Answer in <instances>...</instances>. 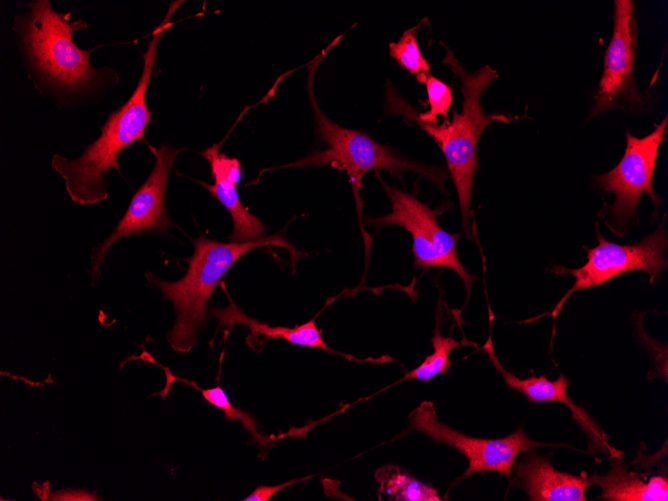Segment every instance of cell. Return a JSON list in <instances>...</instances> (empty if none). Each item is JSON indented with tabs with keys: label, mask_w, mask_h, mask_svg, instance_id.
<instances>
[{
	"label": "cell",
	"mask_w": 668,
	"mask_h": 501,
	"mask_svg": "<svg viewBox=\"0 0 668 501\" xmlns=\"http://www.w3.org/2000/svg\"><path fill=\"white\" fill-rule=\"evenodd\" d=\"M181 1L172 2L163 21L153 30L147 50L143 53V69L137 86L129 99L111 112L102 127L101 135L75 159L54 154L51 166L65 181L71 200L80 205H92L108 197L105 175L111 169L119 171V153L137 140H145L144 132L151 112L146 105V91L153 72L156 51L163 33L172 25L171 15Z\"/></svg>",
	"instance_id": "1"
},
{
	"label": "cell",
	"mask_w": 668,
	"mask_h": 501,
	"mask_svg": "<svg viewBox=\"0 0 668 501\" xmlns=\"http://www.w3.org/2000/svg\"><path fill=\"white\" fill-rule=\"evenodd\" d=\"M193 255L187 259L188 269L179 280L170 282L146 273L148 283L173 303L176 314L167 340L173 350L189 352L207 322V305L217 284L243 255L255 248L278 246L288 250L292 266L305 254L282 236L275 234L247 242H219L200 235L192 239Z\"/></svg>",
	"instance_id": "2"
},
{
	"label": "cell",
	"mask_w": 668,
	"mask_h": 501,
	"mask_svg": "<svg viewBox=\"0 0 668 501\" xmlns=\"http://www.w3.org/2000/svg\"><path fill=\"white\" fill-rule=\"evenodd\" d=\"M446 55L443 63L451 67L459 78L462 93V109L453 111L452 120L442 124L425 123L415 118H406L417 124L441 149L448 171L455 186L461 216L462 230L468 239H472L471 196L474 188V175L479 164L477 146L482 132L494 122L509 123L516 117L504 114H485L480 103L482 93L497 79L498 73L489 65L474 72H467L459 63L453 51L443 45Z\"/></svg>",
	"instance_id": "3"
},
{
	"label": "cell",
	"mask_w": 668,
	"mask_h": 501,
	"mask_svg": "<svg viewBox=\"0 0 668 501\" xmlns=\"http://www.w3.org/2000/svg\"><path fill=\"white\" fill-rule=\"evenodd\" d=\"M326 52L327 50H323L310 63L308 68L307 92L313 111L317 136L328 148L315 150L305 157L281 167L302 168L332 165L346 171L352 185L365 244L367 245V250H369L370 238L362 226V200L360 196L361 180L368 171H378L381 169L400 178L406 172L417 173L427 177L443 193H447L445 187L447 173L442 167L425 165L403 157L389 146L374 141L368 134L345 128L330 120L316 102L313 90L315 71Z\"/></svg>",
	"instance_id": "4"
},
{
	"label": "cell",
	"mask_w": 668,
	"mask_h": 501,
	"mask_svg": "<svg viewBox=\"0 0 668 501\" xmlns=\"http://www.w3.org/2000/svg\"><path fill=\"white\" fill-rule=\"evenodd\" d=\"M29 11L17 16L16 26L23 51L31 65L51 86L62 90H83L101 79V69L89 62L90 50L73 42V33L87 28L82 20L70 22L71 13H58L47 0L32 1Z\"/></svg>",
	"instance_id": "5"
},
{
	"label": "cell",
	"mask_w": 668,
	"mask_h": 501,
	"mask_svg": "<svg viewBox=\"0 0 668 501\" xmlns=\"http://www.w3.org/2000/svg\"><path fill=\"white\" fill-rule=\"evenodd\" d=\"M667 116L654 130L637 138L626 132V148L618 164L607 173L593 176L597 188L614 194L611 205L601 210L599 216L605 219V225L618 237H622L630 222L635 220L641 196L648 194L655 208L657 218L662 198L654 190L653 175L656 167L658 150L665 140Z\"/></svg>",
	"instance_id": "6"
},
{
	"label": "cell",
	"mask_w": 668,
	"mask_h": 501,
	"mask_svg": "<svg viewBox=\"0 0 668 501\" xmlns=\"http://www.w3.org/2000/svg\"><path fill=\"white\" fill-rule=\"evenodd\" d=\"M390 200L391 212L375 218L365 219L376 227L397 225L408 231L413 239L412 253L414 267L449 268L462 279L469 298L472 285L477 280L470 274L457 255L456 245L459 234L449 233L438 224L441 209H432L415 195L388 185L375 171Z\"/></svg>",
	"instance_id": "7"
},
{
	"label": "cell",
	"mask_w": 668,
	"mask_h": 501,
	"mask_svg": "<svg viewBox=\"0 0 668 501\" xmlns=\"http://www.w3.org/2000/svg\"><path fill=\"white\" fill-rule=\"evenodd\" d=\"M631 0L614 1L613 32L606 48L603 72L594 90L587 120L609 110L647 113L653 97L639 89L634 79L637 27Z\"/></svg>",
	"instance_id": "8"
},
{
	"label": "cell",
	"mask_w": 668,
	"mask_h": 501,
	"mask_svg": "<svg viewBox=\"0 0 668 501\" xmlns=\"http://www.w3.org/2000/svg\"><path fill=\"white\" fill-rule=\"evenodd\" d=\"M665 220L658 228L632 245H621L604 238L596 228L598 245L585 248L587 261L579 268L554 266L550 272L556 275L570 274L575 281L573 286L556 304L551 312L556 318L566 300L575 292L600 286L607 281L630 271H643L649 275L650 283H654L668 266V237L664 227Z\"/></svg>",
	"instance_id": "9"
},
{
	"label": "cell",
	"mask_w": 668,
	"mask_h": 501,
	"mask_svg": "<svg viewBox=\"0 0 668 501\" xmlns=\"http://www.w3.org/2000/svg\"><path fill=\"white\" fill-rule=\"evenodd\" d=\"M419 431L432 440L449 445L468 460V467L455 481L459 483L474 473L499 472L509 480L517 456L535 447L565 446L536 442L528 438L522 427L499 439H485L465 435L438 420L432 402L424 401L409 415V431Z\"/></svg>",
	"instance_id": "10"
},
{
	"label": "cell",
	"mask_w": 668,
	"mask_h": 501,
	"mask_svg": "<svg viewBox=\"0 0 668 501\" xmlns=\"http://www.w3.org/2000/svg\"><path fill=\"white\" fill-rule=\"evenodd\" d=\"M149 148L156 158L154 168L133 195L125 214L110 235L93 248L91 253L93 279L99 273L108 249L118 240L152 230L164 232L174 226L166 211V187L176 157L187 149L168 145H160L158 148L149 146Z\"/></svg>",
	"instance_id": "11"
},
{
	"label": "cell",
	"mask_w": 668,
	"mask_h": 501,
	"mask_svg": "<svg viewBox=\"0 0 668 501\" xmlns=\"http://www.w3.org/2000/svg\"><path fill=\"white\" fill-rule=\"evenodd\" d=\"M483 349L488 353L493 366L502 375L505 383L512 389L524 394L530 402H561L566 405L573 419L586 434L589 442V452H603L610 458L623 456V452L609 444L607 435L587 414L585 409L576 405L567 395L568 379L561 373L557 379L550 381L546 376H531L521 379L508 372L498 360L489 338Z\"/></svg>",
	"instance_id": "12"
},
{
	"label": "cell",
	"mask_w": 668,
	"mask_h": 501,
	"mask_svg": "<svg viewBox=\"0 0 668 501\" xmlns=\"http://www.w3.org/2000/svg\"><path fill=\"white\" fill-rule=\"evenodd\" d=\"M511 485L523 489L532 501H585L589 477L555 469L550 460L531 450L514 463Z\"/></svg>",
	"instance_id": "13"
},
{
	"label": "cell",
	"mask_w": 668,
	"mask_h": 501,
	"mask_svg": "<svg viewBox=\"0 0 668 501\" xmlns=\"http://www.w3.org/2000/svg\"><path fill=\"white\" fill-rule=\"evenodd\" d=\"M221 285L224 288V284L221 283ZM224 291L228 297L229 305L225 308H211L210 314L218 320L220 326L226 328H232L235 325L245 326L250 331L246 338L247 343L253 348L262 346L269 339H283L295 345L324 350L330 355L337 354L348 360L367 361L359 360L352 355L335 351L329 347L322 339L320 331L315 324L316 316L308 322L295 327L270 326L267 323L248 316L236 305L225 288Z\"/></svg>",
	"instance_id": "14"
},
{
	"label": "cell",
	"mask_w": 668,
	"mask_h": 501,
	"mask_svg": "<svg viewBox=\"0 0 668 501\" xmlns=\"http://www.w3.org/2000/svg\"><path fill=\"white\" fill-rule=\"evenodd\" d=\"M610 469L603 474L589 477L592 485L601 487L599 499L610 501H667L668 480L666 476L645 475L628 470L621 458H610Z\"/></svg>",
	"instance_id": "15"
},
{
	"label": "cell",
	"mask_w": 668,
	"mask_h": 501,
	"mask_svg": "<svg viewBox=\"0 0 668 501\" xmlns=\"http://www.w3.org/2000/svg\"><path fill=\"white\" fill-rule=\"evenodd\" d=\"M429 110L418 113L388 83L386 88L385 109L389 114H399L405 118H415L425 123L438 124V116L449 120L448 111L453 102L452 89L439 78L429 74L425 81Z\"/></svg>",
	"instance_id": "16"
},
{
	"label": "cell",
	"mask_w": 668,
	"mask_h": 501,
	"mask_svg": "<svg viewBox=\"0 0 668 501\" xmlns=\"http://www.w3.org/2000/svg\"><path fill=\"white\" fill-rule=\"evenodd\" d=\"M197 183L207 189L230 213L233 221V231L229 236L231 242H247L265 237V224L243 206L236 185L223 180H216L214 184L202 181Z\"/></svg>",
	"instance_id": "17"
},
{
	"label": "cell",
	"mask_w": 668,
	"mask_h": 501,
	"mask_svg": "<svg viewBox=\"0 0 668 501\" xmlns=\"http://www.w3.org/2000/svg\"><path fill=\"white\" fill-rule=\"evenodd\" d=\"M375 478L379 482V498L396 501H439L437 491L394 465L378 469Z\"/></svg>",
	"instance_id": "18"
},
{
	"label": "cell",
	"mask_w": 668,
	"mask_h": 501,
	"mask_svg": "<svg viewBox=\"0 0 668 501\" xmlns=\"http://www.w3.org/2000/svg\"><path fill=\"white\" fill-rule=\"evenodd\" d=\"M140 359L152 362L154 364L159 365L164 371L166 375V381L167 384L164 388L163 391L160 392L161 395H165L167 393L168 389L171 386V382L174 381H180L185 383L186 385H189L193 387L194 389L198 390L201 392L202 397L209 402L210 404L214 405L215 407L221 409L224 411V417L227 420H238L241 422L242 426L244 427L245 430H247L253 437V440L255 443H257L260 446V449H265L269 445V441H271L269 438L261 435L257 428H256V422L254 418L247 412L242 411L236 407H234L230 400L228 399L226 393L220 386H216L213 388L209 389H202L199 387L194 381H189L184 378H179L177 376H174L169 368H165L158 364L153 357L146 351H144L140 357Z\"/></svg>",
	"instance_id": "19"
},
{
	"label": "cell",
	"mask_w": 668,
	"mask_h": 501,
	"mask_svg": "<svg viewBox=\"0 0 668 501\" xmlns=\"http://www.w3.org/2000/svg\"><path fill=\"white\" fill-rule=\"evenodd\" d=\"M439 318L440 317L437 316L434 334L431 338L433 352L430 355H428L419 366L407 372L401 378V380H399L396 383H399L407 379L428 381L439 374L445 373L448 371L451 365L449 356L452 350L465 344L475 345L474 343L467 340L457 341L451 336L447 337L443 336L440 333L439 329L440 326ZM394 384H392L391 386H393Z\"/></svg>",
	"instance_id": "20"
},
{
	"label": "cell",
	"mask_w": 668,
	"mask_h": 501,
	"mask_svg": "<svg viewBox=\"0 0 668 501\" xmlns=\"http://www.w3.org/2000/svg\"><path fill=\"white\" fill-rule=\"evenodd\" d=\"M419 25L411 27L403 32L396 42L389 43L390 56L409 73L416 75L420 83H425L430 74V64L422 55L416 32Z\"/></svg>",
	"instance_id": "21"
},
{
	"label": "cell",
	"mask_w": 668,
	"mask_h": 501,
	"mask_svg": "<svg viewBox=\"0 0 668 501\" xmlns=\"http://www.w3.org/2000/svg\"><path fill=\"white\" fill-rule=\"evenodd\" d=\"M200 154L209 161L214 181L223 180L234 185L240 182L242 169L239 160L220 153L219 144L211 146Z\"/></svg>",
	"instance_id": "22"
},
{
	"label": "cell",
	"mask_w": 668,
	"mask_h": 501,
	"mask_svg": "<svg viewBox=\"0 0 668 501\" xmlns=\"http://www.w3.org/2000/svg\"><path fill=\"white\" fill-rule=\"evenodd\" d=\"M307 478L295 479L275 486H258L250 495L245 497L244 501H266L281 489L288 487Z\"/></svg>",
	"instance_id": "23"
}]
</instances>
